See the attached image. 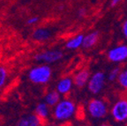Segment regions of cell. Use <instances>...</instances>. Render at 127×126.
Wrapping results in <instances>:
<instances>
[{
    "instance_id": "cell-1",
    "label": "cell",
    "mask_w": 127,
    "mask_h": 126,
    "mask_svg": "<svg viewBox=\"0 0 127 126\" xmlns=\"http://www.w3.org/2000/svg\"><path fill=\"white\" fill-rule=\"evenodd\" d=\"M77 105L70 98L62 99L53 107V117L58 122H66L76 114Z\"/></svg>"
},
{
    "instance_id": "cell-2",
    "label": "cell",
    "mask_w": 127,
    "mask_h": 126,
    "mask_svg": "<svg viewBox=\"0 0 127 126\" xmlns=\"http://www.w3.org/2000/svg\"><path fill=\"white\" fill-rule=\"evenodd\" d=\"M52 77V70L48 64H40L30 69L28 79L36 85H45L50 82Z\"/></svg>"
},
{
    "instance_id": "cell-3",
    "label": "cell",
    "mask_w": 127,
    "mask_h": 126,
    "mask_svg": "<svg viewBox=\"0 0 127 126\" xmlns=\"http://www.w3.org/2000/svg\"><path fill=\"white\" fill-rule=\"evenodd\" d=\"M87 109L91 117L95 119H101L105 117L109 113V103L102 98H94L88 101Z\"/></svg>"
},
{
    "instance_id": "cell-4",
    "label": "cell",
    "mask_w": 127,
    "mask_h": 126,
    "mask_svg": "<svg viewBox=\"0 0 127 126\" xmlns=\"http://www.w3.org/2000/svg\"><path fill=\"white\" fill-rule=\"evenodd\" d=\"M112 118L117 123L127 122V93H124L109 109Z\"/></svg>"
},
{
    "instance_id": "cell-5",
    "label": "cell",
    "mask_w": 127,
    "mask_h": 126,
    "mask_svg": "<svg viewBox=\"0 0 127 126\" xmlns=\"http://www.w3.org/2000/svg\"><path fill=\"white\" fill-rule=\"evenodd\" d=\"M107 59L114 63H124L127 62V43H119L108 50Z\"/></svg>"
},
{
    "instance_id": "cell-6",
    "label": "cell",
    "mask_w": 127,
    "mask_h": 126,
    "mask_svg": "<svg viewBox=\"0 0 127 126\" xmlns=\"http://www.w3.org/2000/svg\"><path fill=\"white\" fill-rule=\"evenodd\" d=\"M106 75L103 71H96L91 75L87 82V89L92 94H99L105 87Z\"/></svg>"
},
{
    "instance_id": "cell-7",
    "label": "cell",
    "mask_w": 127,
    "mask_h": 126,
    "mask_svg": "<svg viewBox=\"0 0 127 126\" xmlns=\"http://www.w3.org/2000/svg\"><path fill=\"white\" fill-rule=\"evenodd\" d=\"M64 57L63 51L59 49H50L37 53L34 56V60L38 63H52L61 60Z\"/></svg>"
},
{
    "instance_id": "cell-8",
    "label": "cell",
    "mask_w": 127,
    "mask_h": 126,
    "mask_svg": "<svg viewBox=\"0 0 127 126\" xmlns=\"http://www.w3.org/2000/svg\"><path fill=\"white\" fill-rule=\"evenodd\" d=\"M74 84L72 78L69 77V76H65V77H63L62 79H59V81L57 84V87H56V91L60 95L66 96L71 93Z\"/></svg>"
},
{
    "instance_id": "cell-9",
    "label": "cell",
    "mask_w": 127,
    "mask_h": 126,
    "mask_svg": "<svg viewBox=\"0 0 127 126\" xmlns=\"http://www.w3.org/2000/svg\"><path fill=\"white\" fill-rule=\"evenodd\" d=\"M90 76H91V74H90L89 70L87 68L78 71L72 78L74 86L78 88H82V87H86Z\"/></svg>"
},
{
    "instance_id": "cell-10",
    "label": "cell",
    "mask_w": 127,
    "mask_h": 126,
    "mask_svg": "<svg viewBox=\"0 0 127 126\" xmlns=\"http://www.w3.org/2000/svg\"><path fill=\"white\" fill-rule=\"evenodd\" d=\"M42 119L35 114H28L22 116L16 126H42Z\"/></svg>"
},
{
    "instance_id": "cell-11",
    "label": "cell",
    "mask_w": 127,
    "mask_h": 126,
    "mask_svg": "<svg viewBox=\"0 0 127 126\" xmlns=\"http://www.w3.org/2000/svg\"><path fill=\"white\" fill-rule=\"evenodd\" d=\"M99 39H100V33L97 31L90 32V33H87V35H84L82 47L87 49H91V48L95 47L98 43Z\"/></svg>"
},
{
    "instance_id": "cell-12",
    "label": "cell",
    "mask_w": 127,
    "mask_h": 126,
    "mask_svg": "<svg viewBox=\"0 0 127 126\" xmlns=\"http://www.w3.org/2000/svg\"><path fill=\"white\" fill-rule=\"evenodd\" d=\"M32 37L36 41H44L49 40L51 37V32L48 28H38L34 30Z\"/></svg>"
},
{
    "instance_id": "cell-13",
    "label": "cell",
    "mask_w": 127,
    "mask_h": 126,
    "mask_svg": "<svg viewBox=\"0 0 127 126\" xmlns=\"http://www.w3.org/2000/svg\"><path fill=\"white\" fill-rule=\"evenodd\" d=\"M83 38L84 34L82 33H79L77 35L71 37L65 43L66 49H70V50H76L79 48L82 47V43H83Z\"/></svg>"
},
{
    "instance_id": "cell-14",
    "label": "cell",
    "mask_w": 127,
    "mask_h": 126,
    "mask_svg": "<svg viewBox=\"0 0 127 126\" xmlns=\"http://www.w3.org/2000/svg\"><path fill=\"white\" fill-rule=\"evenodd\" d=\"M60 100H61V95L56 90L48 92L44 96V102L49 107H54Z\"/></svg>"
},
{
    "instance_id": "cell-15",
    "label": "cell",
    "mask_w": 127,
    "mask_h": 126,
    "mask_svg": "<svg viewBox=\"0 0 127 126\" xmlns=\"http://www.w3.org/2000/svg\"><path fill=\"white\" fill-rule=\"evenodd\" d=\"M50 108L45 102H40L35 107V115L41 119H47L50 114Z\"/></svg>"
},
{
    "instance_id": "cell-16",
    "label": "cell",
    "mask_w": 127,
    "mask_h": 126,
    "mask_svg": "<svg viewBox=\"0 0 127 126\" xmlns=\"http://www.w3.org/2000/svg\"><path fill=\"white\" fill-rule=\"evenodd\" d=\"M119 87H121L124 93H127V67L126 68H121V71L117 79Z\"/></svg>"
},
{
    "instance_id": "cell-17",
    "label": "cell",
    "mask_w": 127,
    "mask_h": 126,
    "mask_svg": "<svg viewBox=\"0 0 127 126\" xmlns=\"http://www.w3.org/2000/svg\"><path fill=\"white\" fill-rule=\"evenodd\" d=\"M120 71H121V68L119 66H117L115 68H113V69H111L109 71V74H108V80L110 81V82L117 81L119 73H120Z\"/></svg>"
},
{
    "instance_id": "cell-18",
    "label": "cell",
    "mask_w": 127,
    "mask_h": 126,
    "mask_svg": "<svg viewBox=\"0 0 127 126\" xmlns=\"http://www.w3.org/2000/svg\"><path fill=\"white\" fill-rule=\"evenodd\" d=\"M7 71L4 67L0 66V88L4 87L5 84L6 80H7Z\"/></svg>"
},
{
    "instance_id": "cell-19",
    "label": "cell",
    "mask_w": 127,
    "mask_h": 126,
    "mask_svg": "<svg viewBox=\"0 0 127 126\" xmlns=\"http://www.w3.org/2000/svg\"><path fill=\"white\" fill-rule=\"evenodd\" d=\"M121 32H122V34H123L124 38H125L127 41V18L125 19V20H124L121 24Z\"/></svg>"
},
{
    "instance_id": "cell-20",
    "label": "cell",
    "mask_w": 127,
    "mask_h": 126,
    "mask_svg": "<svg viewBox=\"0 0 127 126\" xmlns=\"http://www.w3.org/2000/svg\"><path fill=\"white\" fill-rule=\"evenodd\" d=\"M38 21H39V18L35 17V16H33V17H31V18H29L27 20V24L29 25V26H33V25L37 23Z\"/></svg>"
},
{
    "instance_id": "cell-21",
    "label": "cell",
    "mask_w": 127,
    "mask_h": 126,
    "mask_svg": "<svg viewBox=\"0 0 127 126\" xmlns=\"http://www.w3.org/2000/svg\"><path fill=\"white\" fill-rule=\"evenodd\" d=\"M86 14H87V10H86L85 8H80V9L78 11V15H79V17H80V18L84 17Z\"/></svg>"
},
{
    "instance_id": "cell-22",
    "label": "cell",
    "mask_w": 127,
    "mask_h": 126,
    "mask_svg": "<svg viewBox=\"0 0 127 126\" xmlns=\"http://www.w3.org/2000/svg\"><path fill=\"white\" fill-rule=\"evenodd\" d=\"M122 1H123V0H110V4H111V6L115 7V6L118 5Z\"/></svg>"
},
{
    "instance_id": "cell-23",
    "label": "cell",
    "mask_w": 127,
    "mask_h": 126,
    "mask_svg": "<svg viewBox=\"0 0 127 126\" xmlns=\"http://www.w3.org/2000/svg\"><path fill=\"white\" fill-rule=\"evenodd\" d=\"M100 126H111V125L109 124V123H103V124H101Z\"/></svg>"
},
{
    "instance_id": "cell-24",
    "label": "cell",
    "mask_w": 127,
    "mask_h": 126,
    "mask_svg": "<svg viewBox=\"0 0 127 126\" xmlns=\"http://www.w3.org/2000/svg\"><path fill=\"white\" fill-rule=\"evenodd\" d=\"M48 126H67L65 124H51V125H48Z\"/></svg>"
},
{
    "instance_id": "cell-25",
    "label": "cell",
    "mask_w": 127,
    "mask_h": 126,
    "mask_svg": "<svg viewBox=\"0 0 127 126\" xmlns=\"http://www.w3.org/2000/svg\"><path fill=\"white\" fill-rule=\"evenodd\" d=\"M126 6H127V1H126Z\"/></svg>"
}]
</instances>
